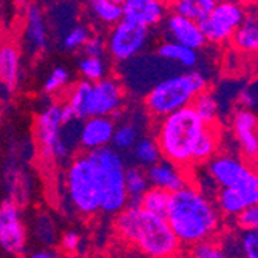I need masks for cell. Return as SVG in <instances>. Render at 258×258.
I'll use <instances>...</instances> for the list:
<instances>
[{
    "label": "cell",
    "instance_id": "b9f144b4",
    "mask_svg": "<svg viewBox=\"0 0 258 258\" xmlns=\"http://www.w3.org/2000/svg\"><path fill=\"white\" fill-rule=\"evenodd\" d=\"M238 101H240V105L244 107V108H253L255 107V98L252 93L244 88L240 91V95H238Z\"/></svg>",
    "mask_w": 258,
    "mask_h": 258
},
{
    "label": "cell",
    "instance_id": "74e56055",
    "mask_svg": "<svg viewBox=\"0 0 258 258\" xmlns=\"http://www.w3.org/2000/svg\"><path fill=\"white\" fill-rule=\"evenodd\" d=\"M238 230H252L258 229V204H252L246 207L243 212H240L235 218H233Z\"/></svg>",
    "mask_w": 258,
    "mask_h": 258
},
{
    "label": "cell",
    "instance_id": "d4e9b609",
    "mask_svg": "<svg viewBox=\"0 0 258 258\" xmlns=\"http://www.w3.org/2000/svg\"><path fill=\"white\" fill-rule=\"evenodd\" d=\"M88 16L95 20L98 25L113 27L122 19V5L114 4L111 0H87Z\"/></svg>",
    "mask_w": 258,
    "mask_h": 258
},
{
    "label": "cell",
    "instance_id": "d6a6232c",
    "mask_svg": "<svg viewBox=\"0 0 258 258\" xmlns=\"http://www.w3.org/2000/svg\"><path fill=\"white\" fill-rule=\"evenodd\" d=\"M235 241V253L246 258H258V229L252 230H240L238 237L233 238Z\"/></svg>",
    "mask_w": 258,
    "mask_h": 258
},
{
    "label": "cell",
    "instance_id": "30bf717a",
    "mask_svg": "<svg viewBox=\"0 0 258 258\" xmlns=\"http://www.w3.org/2000/svg\"><path fill=\"white\" fill-rule=\"evenodd\" d=\"M207 175L218 187H258V172L232 155H214L206 164Z\"/></svg>",
    "mask_w": 258,
    "mask_h": 258
},
{
    "label": "cell",
    "instance_id": "e0dca14e",
    "mask_svg": "<svg viewBox=\"0 0 258 258\" xmlns=\"http://www.w3.org/2000/svg\"><path fill=\"white\" fill-rule=\"evenodd\" d=\"M215 204L223 218L232 220L252 204H258V187H218L215 194Z\"/></svg>",
    "mask_w": 258,
    "mask_h": 258
},
{
    "label": "cell",
    "instance_id": "6da1fadb",
    "mask_svg": "<svg viewBox=\"0 0 258 258\" xmlns=\"http://www.w3.org/2000/svg\"><path fill=\"white\" fill-rule=\"evenodd\" d=\"M166 220L182 247L215 238L223 229V217L217 204L192 181L170 194Z\"/></svg>",
    "mask_w": 258,
    "mask_h": 258
},
{
    "label": "cell",
    "instance_id": "603a6c76",
    "mask_svg": "<svg viewBox=\"0 0 258 258\" xmlns=\"http://www.w3.org/2000/svg\"><path fill=\"white\" fill-rule=\"evenodd\" d=\"M220 139H221V133H220L218 125L217 124H207L201 138L197 143L194 158H192V167L204 166L210 158L218 153Z\"/></svg>",
    "mask_w": 258,
    "mask_h": 258
},
{
    "label": "cell",
    "instance_id": "f546056e",
    "mask_svg": "<svg viewBox=\"0 0 258 258\" xmlns=\"http://www.w3.org/2000/svg\"><path fill=\"white\" fill-rule=\"evenodd\" d=\"M78 70L82 79L96 82L108 75V63L104 56H87L84 54L78 62Z\"/></svg>",
    "mask_w": 258,
    "mask_h": 258
},
{
    "label": "cell",
    "instance_id": "5bb4252c",
    "mask_svg": "<svg viewBox=\"0 0 258 258\" xmlns=\"http://www.w3.org/2000/svg\"><path fill=\"white\" fill-rule=\"evenodd\" d=\"M161 25H164V33H166L169 40L190 46V48L198 51L204 48L207 43L200 27V22L187 19L178 13L170 11Z\"/></svg>",
    "mask_w": 258,
    "mask_h": 258
},
{
    "label": "cell",
    "instance_id": "ac0fdd59",
    "mask_svg": "<svg viewBox=\"0 0 258 258\" xmlns=\"http://www.w3.org/2000/svg\"><path fill=\"white\" fill-rule=\"evenodd\" d=\"M232 128L241 152L247 158L258 156V118L252 108L240 107L232 118Z\"/></svg>",
    "mask_w": 258,
    "mask_h": 258
},
{
    "label": "cell",
    "instance_id": "9c48e42d",
    "mask_svg": "<svg viewBox=\"0 0 258 258\" xmlns=\"http://www.w3.org/2000/svg\"><path fill=\"white\" fill-rule=\"evenodd\" d=\"M246 13L238 0H217L215 7L201 22L200 27L207 43H226L237 31Z\"/></svg>",
    "mask_w": 258,
    "mask_h": 258
},
{
    "label": "cell",
    "instance_id": "8992f818",
    "mask_svg": "<svg viewBox=\"0 0 258 258\" xmlns=\"http://www.w3.org/2000/svg\"><path fill=\"white\" fill-rule=\"evenodd\" d=\"M96 162L102 182V206L101 214L116 215L128 204L125 192V170L127 162L124 155L111 146L88 150Z\"/></svg>",
    "mask_w": 258,
    "mask_h": 258
},
{
    "label": "cell",
    "instance_id": "277c9868",
    "mask_svg": "<svg viewBox=\"0 0 258 258\" xmlns=\"http://www.w3.org/2000/svg\"><path fill=\"white\" fill-rule=\"evenodd\" d=\"M63 195L67 204L78 217L93 218L101 214V175L88 152L84 150L68 161L63 172Z\"/></svg>",
    "mask_w": 258,
    "mask_h": 258
},
{
    "label": "cell",
    "instance_id": "ab89813d",
    "mask_svg": "<svg viewBox=\"0 0 258 258\" xmlns=\"http://www.w3.org/2000/svg\"><path fill=\"white\" fill-rule=\"evenodd\" d=\"M81 50L87 56H105L107 54L105 36L99 33H91Z\"/></svg>",
    "mask_w": 258,
    "mask_h": 258
},
{
    "label": "cell",
    "instance_id": "83f0119b",
    "mask_svg": "<svg viewBox=\"0 0 258 258\" xmlns=\"http://www.w3.org/2000/svg\"><path fill=\"white\" fill-rule=\"evenodd\" d=\"M217 0H176L170 5V11L178 13L187 19L201 22L212 8L215 7Z\"/></svg>",
    "mask_w": 258,
    "mask_h": 258
},
{
    "label": "cell",
    "instance_id": "9a60e30c",
    "mask_svg": "<svg viewBox=\"0 0 258 258\" xmlns=\"http://www.w3.org/2000/svg\"><path fill=\"white\" fill-rule=\"evenodd\" d=\"M170 13L164 0H125L122 4V19L146 28H158Z\"/></svg>",
    "mask_w": 258,
    "mask_h": 258
},
{
    "label": "cell",
    "instance_id": "ffe728a7",
    "mask_svg": "<svg viewBox=\"0 0 258 258\" xmlns=\"http://www.w3.org/2000/svg\"><path fill=\"white\" fill-rule=\"evenodd\" d=\"M22 60L19 48L11 43L5 42L0 45V84L8 91H14L20 81Z\"/></svg>",
    "mask_w": 258,
    "mask_h": 258
},
{
    "label": "cell",
    "instance_id": "ba28073f",
    "mask_svg": "<svg viewBox=\"0 0 258 258\" xmlns=\"http://www.w3.org/2000/svg\"><path fill=\"white\" fill-rule=\"evenodd\" d=\"M152 40V30L127 19L110 27L105 36L107 54L118 63L130 62L143 54Z\"/></svg>",
    "mask_w": 258,
    "mask_h": 258
},
{
    "label": "cell",
    "instance_id": "4316f807",
    "mask_svg": "<svg viewBox=\"0 0 258 258\" xmlns=\"http://www.w3.org/2000/svg\"><path fill=\"white\" fill-rule=\"evenodd\" d=\"M258 39V22L255 19H244L237 31L232 34L230 40L243 53H252L256 48Z\"/></svg>",
    "mask_w": 258,
    "mask_h": 258
},
{
    "label": "cell",
    "instance_id": "d6986e66",
    "mask_svg": "<svg viewBox=\"0 0 258 258\" xmlns=\"http://www.w3.org/2000/svg\"><path fill=\"white\" fill-rule=\"evenodd\" d=\"M23 39L30 54H42L48 46V30L42 10L31 4L25 11V28H23Z\"/></svg>",
    "mask_w": 258,
    "mask_h": 258
},
{
    "label": "cell",
    "instance_id": "f6af8a7d",
    "mask_svg": "<svg viewBox=\"0 0 258 258\" xmlns=\"http://www.w3.org/2000/svg\"><path fill=\"white\" fill-rule=\"evenodd\" d=\"M255 51H258V39H256V48H255Z\"/></svg>",
    "mask_w": 258,
    "mask_h": 258
},
{
    "label": "cell",
    "instance_id": "60d3db41",
    "mask_svg": "<svg viewBox=\"0 0 258 258\" xmlns=\"http://www.w3.org/2000/svg\"><path fill=\"white\" fill-rule=\"evenodd\" d=\"M33 258H57V256H60L62 253L57 250V249H54V247H51V246H43L42 249H37L36 252H33V253H30Z\"/></svg>",
    "mask_w": 258,
    "mask_h": 258
},
{
    "label": "cell",
    "instance_id": "f1b7e54d",
    "mask_svg": "<svg viewBox=\"0 0 258 258\" xmlns=\"http://www.w3.org/2000/svg\"><path fill=\"white\" fill-rule=\"evenodd\" d=\"M170 203V192L150 185L139 201V206L159 217H166Z\"/></svg>",
    "mask_w": 258,
    "mask_h": 258
},
{
    "label": "cell",
    "instance_id": "484cf974",
    "mask_svg": "<svg viewBox=\"0 0 258 258\" xmlns=\"http://www.w3.org/2000/svg\"><path fill=\"white\" fill-rule=\"evenodd\" d=\"M150 187L147 172L146 169L139 167V166H127L125 170V192L128 198V204L139 206V201L146 194V190Z\"/></svg>",
    "mask_w": 258,
    "mask_h": 258
},
{
    "label": "cell",
    "instance_id": "7bdbcfd3",
    "mask_svg": "<svg viewBox=\"0 0 258 258\" xmlns=\"http://www.w3.org/2000/svg\"><path fill=\"white\" fill-rule=\"evenodd\" d=\"M164 2H166V4H167V5L170 7L172 4H175V2H176V0H164Z\"/></svg>",
    "mask_w": 258,
    "mask_h": 258
},
{
    "label": "cell",
    "instance_id": "d590c367",
    "mask_svg": "<svg viewBox=\"0 0 258 258\" xmlns=\"http://www.w3.org/2000/svg\"><path fill=\"white\" fill-rule=\"evenodd\" d=\"M90 34H91V30L85 25L73 27L72 30H68V33L63 36V40H62L63 48L68 51L81 50L84 46V43L87 42V39L90 37Z\"/></svg>",
    "mask_w": 258,
    "mask_h": 258
},
{
    "label": "cell",
    "instance_id": "1f68e13d",
    "mask_svg": "<svg viewBox=\"0 0 258 258\" xmlns=\"http://www.w3.org/2000/svg\"><path fill=\"white\" fill-rule=\"evenodd\" d=\"M139 136L141 135H139V128L136 124H133V122L116 124L113 139H111V147L119 150L121 153L128 152L135 146V143L138 141Z\"/></svg>",
    "mask_w": 258,
    "mask_h": 258
},
{
    "label": "cell",
    "instance_id": "5b68a950",
    "mask_svg": "<svg viewBox=\"0 0 258 258\" xmlns=\"http://www.w3.org/2000/svg\"><path fill=\"white\" fill-rule=\"evenodd\" d=\"M209 81L200 70H185V73L173 75L158 81L144 96V107L149 116L156 121L179 108L192 105L201 91L207 90Z\"/></svg>",
    "mask_w": 258,
    "mask_h": 258
},
{
    "label": "cell",
    "instance_id": "7a4b0ae2",
    "mask_svg": "<svg viewBox=\"0 0 258 258\" xmlns=\"http://www.w3.org/2000/svg\"><path fill=\"white\" fill-rule=\"evenodd\" d=\"M114 232L125 244L150 258H172L184 249L166 217L152 214L141 206L127 204L114 215Z\"/></svg>",
    "mask_w": 258,
    "mask_h": 258
},
{
    "label": "cell",
    "instance_id": "4fadbf2b",
    "mask_svg": "<svg viewBox=\"0 0 258 258\" xmlns=\"http://www.w3.org/2000/svg\"><path fill=\"white\" fill-rule=\"evenodd\" d=\"M116 119L111 116H88L82 119L78 133V143L82 150H96L111 146Z\"/></svg>",
    "mask_w": 258,
    "mask_h": 258
},
{
    "label": "cell",
    "instance_id": "836d02e7",
    "mask_svg": "<svg viewBox=\"0 0 258 258\" xmlns=\"http://www.w3.org/2000/svg\"><path fill=\"white\" fill-rule=\"evenodd\" d=\"M34 235L36 238L43 244V246H53L56 244V226L54 221L50 215L46 214H39L34 220Z\"/></svg>",
    "mask_w": 258,
    "mask_h": 258
},
{
    "label": "cell",
    "instance_id": "7c38bea8",
    "mask_svg": "<svg viewBox=\"0 0 258 258\" xmlns=\"http://www.w3.org/2000/svg\"><path fill=\"white\" fill-rule=\"evenodd\" d=\"M125 105V87L114 76H105L91 82L90 116H111L118 118Z\"/></svg>",
    "mask_w": 258,
    "mask_h": 258
},
{
    "label": "cell",
    "instance_id": "52a82bcc",
    "mask_svg": "<svg viewBox=\"0 0 258 258\" xmlns=\"http://www.w3.org/2000/svg\"><path fill=\"white\" fill-rule=\"evenodd\" d=\"M65 122L62 119V102L46 105L36 118V141L45 161L63 162L72 155L70 144L63 139Z\"/></svg>",
    "mask_w": 258,
    "mask_h": 258
},
{
    "label": "cell",
    "instance_id": "2e32d148",
    "mask_svg": "<svg viewBox=\"0 0 258 258\" xmlns=\"http://www.w3.org/2000/svg\"><path fill=\"white\" fill-rule=\"evenodd\" d=\"M146 172L150 185L159 187V189H164L170 194L182 189V187L194 181V178L190 176V169L181 167L178 164L164 158H161L153 166L146 169Z\"/></svg>",
    "mask_w": 258,
    "mask_h": 258
},
{
    "label": "cell",
    "instance_id": "44dd1931",
    "mask_svg": "<svg viewBox=\"0 0 258 258\" xmlns=\"http://www.w3.org/2000/svg\"><path fill=\"white\" fill-rule=\"evenodd\" d=\"M156 56L164 60L175 62L179 67H182L184 70H192L200 62L198 50H194L190 46H185L182 43H178V42H173L169 39L158 45Z\"/></svg>",
    "mask_w": 258,
    "mask_h": 258
},
{
    "label": "cell",
    "instance_id": "8d00e7d4",
    "mask_svg": "<svg viewBox=\"0 0 258 258\" xmlns=\"http://www.w3.org/2000/svg\"><path fill=\"white\" fill-rule=\"evenodd\" d=\"M70 82V73L68 70L63 67H56L51 70V73L46 78L45 84H43V91L48 93V95H54V93H59L62 90L67 88Z\"/></svg>",
    "mask_w": 258,
    "mask_h": 258
},
{
    "label": "cell",
    "instance_id": "ee69618b",
    "mask_svg": "<svg viewBox=\"0 0 258 258\" xmlns=\"http://www.w3.org/2000/svg\"><path fill=\"white\" fill-rule=\"evenodd\" d=\"M111 2H114V4H121V5H122V4L125 2V0H111Z\"/></svg>",
    "mask_w": 258,
    "mask_h": 258
},
{
    "label": "cell",
    "instance_id": "7402d4cb",
    "mask_svg": "<svg viewBox=\"0 0 258 258\" xmlns=\"http://www.w3.org/2000/svg\"><path fill=\"white\" fill-rule=\"evenodd\" d=\"M90 91L91 82L85 79L73 84L72 88L67 91L63 104L72 110L75 119L78 121H82L90 116Z\"/></svg>",
    "mask_w": 258,
    "mask_h": 258
},
{
    "label": "cell",
    "instance_id": "e575fe53",
    "mask_svg": "<svg viewBox=\"0 0 258 258\" xmlns=\"http://www.w3.org/2000/svg\"><path fill=\"white\" fill-rule=\"evenodd\" d=\"M187 249H189V255L195 258H224L226 256V252L221 243H218L215 238H207V240L198 241Z\"/></svg>",
    "mask_w": 258,
    "mask_h": 258
},
{
    "label": "cell",
    "instance_id": "8fae6325",
    "mask_svg": "<svg viewBox=\"0 0 258 258\" xmlns=\"http://www.w3.org/2000/svg\"><path fill=\"white\" fill-rule=\"evenodd\" d=\"M28 227L22 209L10 198L0 201V250L10 256L25 255Z\"/></svg>",
    "mask_w": 258,
    "mask_h": 258
},
{
    "label": "cell",
    "instance_id": "3957f363",
    "mask_svg": "<svg viewBox=\"0 0 258 258\" xmlns=\"http://www.w3.org/2000/svg\"><path fill=\"white\" fill-rule=\"evenodd\" d=\"M206 125L192 105L156 119L153 136L162 158L181 167L192 169L194 152Z\"/></svg>",
    "mask_w": 258,
    "mask_h": 258
},
{
    "label": "cell",
    "instance_id": "f35d334b",
    "mask_svg": "<svg viewBox=\"0 0 258 258\" xmlns=\"http://www.w3.org/2000/svg\"><path fill=\"white\" fill-rule=\"evenodd\" d=\"M82 241H84L82 235L78 230H67V232H63L60 240H59L60 249L67 255H76V253H79V250L82 247Z\"/></svg>",
    "mask_w": 258,
    "mask_h": 258
},
{
    "label": "cell",
    "instance_id": "4dcf8cb0",
    "mask_svg": "<svg viewBox=\"0 0 258 258\" xmlns=\"http://www.w3.org/2000/svg\"><path fill=\"white\" fill-rule=\"evenodd\" d=\"M192 107L204 124H217L220 107H218V101L209 90H204L200 95H197V98L192 102Z\"/></svg>",
    "mask_w": 258,
    "mask_h": 258
},
{
    "label": "cell",
    "instance_id": "cb8c5ba5",
    "mask_svg": "<svg viewBox=\"0 0 258 258\" xmlns=\"http://www.w3.org/2000/svg\"><path fill=\"white\" fill-rule=\"evenodd\" d=\"M128 152L132 156V162L135 166H139L143 169H149L150 166H153L155 162H158L162 158L158 141L153 135L139 136L135 146Z\"/></svg>",
    "mask_w": 258,
    "mask_h": 258
}]
</instances>
